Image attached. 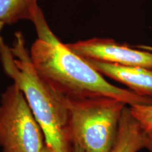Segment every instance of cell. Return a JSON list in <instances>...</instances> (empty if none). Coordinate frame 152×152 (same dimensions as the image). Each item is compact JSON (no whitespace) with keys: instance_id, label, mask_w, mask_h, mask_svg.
<instances>
[{"instance_id":"cell-1","label":"cell","mask_w":152,"mask_h":152,"mask_svg":"<svg viewBox=\"0 0 152 152\" xmlns=\"http://www.w3.org/2000/svg\"><path fill=\"white\" fill-rule=\"evenodd\" d=\"M36 72L53 91L64 98L105 96L129 106L152 104V98L111 84L87 60L52 35L36 39L30 51Z\"/></svg>"},{"instance_id":"cell-2","label":"cell","mask_w":152,"mask_h":152,"mask_svg":"<svg viewBox=\"0 0 152 152\" xmlns=\"http://www.w3.org/2000/svg\"><path fill=\"white\" fill-rule=\"evenodd\" d=\"M0 61L4 73L23 93L52 152H72L65 101L36 72L22 33L16 32L12 47L0 37Z\"/></svg>"},{"instance_id":"cell-3","label":"cell","mask_w":152,"mask_h":152,"mask_svg":"<svg viewBox=\"0 0 152 152\" xmlns=\"http://www.w3.org/2000/svg\"><path fill=\"white\" fill-rule=\"evenodd\" d=\"M64 101L72 145H78L85 152L111 151L123 112L128 105L105 96L64 98Z\"/></svg>"},{"instance_id":"cell-4","label":"cell","mask_w":152,"mask_h":152,"mask_svg":"<svg viewBox=\"0 0 152 152\" xmlns=\"http://www.w3.org/2000/svg\"><path fill=\"white\" fill-rule=\"evenodd\" d=\"M45 145L40 125L23 93L13 83L0 97L1 152H42Z\"/></svg>"},{"instance_id":"cell-5","label":"cell","mask_w":152,"mask_h":152,"mask_svg":"<svg viewBox=\"0 0 152 152\" xmlns=\"http://www.w3.org/2000/svg\"><path fill=\"white\" fill-rule=\"evenodd\" d=\"M66 46L85 59L152 68V52L132 48L112 39L94 37L66 44Z\"/></svg>"},{"instance_id":"cell-6","label":"cell","mask_w":152,"mask_h":152,"mask_svg":"<svg viewBox=\"0 0 152 152\" xmlns=\"http://www.w3.org/2000/svg\"><path fill=\"white\" fill-rule=\"evenodd\" d=\"M85 60L104 76L122 83L136 94L152 98V68Z\"/></svg>"},{"instance_id":"cell-7","label":"cell","mask_w":152,"mask_h":152,"mask_svg":"<svg viewBox=\"0 0 152 152\" xmlns=\"http://www.w3.org/2000/svg\"><path fill=\"white\" fill-rule=\"evenodd\" d=\"M39 0H0V22L11 25L20 20H30L35 24L38 37L51 31L42 9Z\"/></svg>"},{"instance_id":"cell-8","label":"cell","mask_w":152,"mask_h":152,"mask_svg":"<svg viewBox=\"0 0 152 152\" xmlns=\"http://www.w3.org/2000/svg\"><path fill=\"white\" fill-rule=\"evenodd\" d=\"M147 130L125 106L120 121L115 143L109 152H138L145 148Z\"/></svg>"},{"instance_id":"cell-9","label":"cell","mask_w":152,"mask_h":152,"mask_svg":"<svg viewBox=\"0 0 152 152\" xmlns=\"http://www.w3.org/2000/svg\"><path fill=\"white\" fill-rule=\"evenodd\" d=\"M131 113L146 130H152V104L130 106Z\"/></svg>"},{"instance_id":"cell-10","label":"cell","mask_w":152,"mask_h":152,"mask_svg":"<svg viewBox=\"0 0 152 152\" xmlns=\"http://www.w3.org/2000/svg\"><path fill=\"white\" fill-rule=\"evenodd\" d=\"M145 148L152 152V130L147 131V138H146Z\"/></svg>"},{"instance_id":"cell-11","label":"cell","mask_w":152,"mask_h":152,"mask_svg":"<svg viewBox=\"0 0 152 152\" xmlns=\"http://www.w3.org/2000/svg\"><path fill=\"white\" fill-rule=\"evenodd\" d=\"M137 48L142 49V50L145 51H149V52H152V47L149 46V45H137Z\"/></svg>"},{"instance_id":"cell-12","label":"cell","mask_w":152,"mask_h":152,"mask_svg":"<svg viewBox=\"0 0 152 152\" xmlns=\"http://www.w3.org/2000/svg\"><path fill=\"white\" fill-rule=\"evenodd\" d=\"M72 152H85L78 145L73 144L72 145Z\"/></svg>"},{"instance_id":"cell-13","label":"cell","mask_w":152,"mask_h":152,"mask_svg":"<svg viewBox=\"0 0 152 152\" xmlns=\"http://www.w3.org/2000/svg\"><path fill=\"white\" fill-rule=\"evenodd\" d=\"M42 152H52V151H51V150L49 149L48 147H47V145H45V148H44L42 151Z\"/></svg>"},{"instance_id":"cell-14","label":"cell","mask_w":152,"mask_h":152,"mask_svg":"<svg viewBox=\"0 0 152 152\" xmlns=\"http://www.w3.org/2000/svg\"><path fill=\"white\" fill-rule=\"evenodd\" d=\"M4 24L0 22V32H1V30H2V28H4Z\"/></svg>"}]
</instances>
